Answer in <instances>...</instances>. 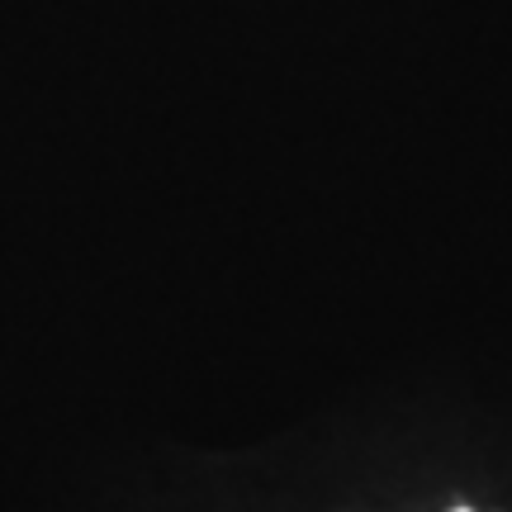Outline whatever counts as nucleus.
<instances>
[{
    "label": "nucleus",
    "instance_id": "f257e3e1",
    "mask_svg": "<svg viewBox=\"0 0 512 512\" xmlns=\"http://www.w3.org/2000/svg\"><path fill=\"white\" fill-rule=\"evenodd\" d=\"M451 512H470V508H451Z\"/></svg>",
    "mask_w": 512,
    "mask_h": 512
}]
</instances>
